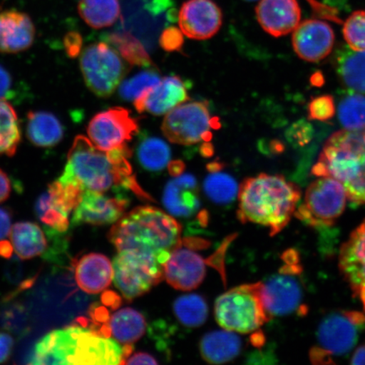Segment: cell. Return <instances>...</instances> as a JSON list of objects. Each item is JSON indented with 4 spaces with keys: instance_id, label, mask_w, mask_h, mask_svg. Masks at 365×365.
<instances>
[{
    "instance_id": "cell-1",
    "label": "cell",
    "mask_w": 365,
    "mask_h": 365,
    "mask_svg": "<svg viewBox=\"0 0 365 365\" xmlns=\"http://www.w3.org/2000/svg\"><path fill=\"white\" fill-rule=\"evenodd\" d=\"M130 156L127 145L107 152L96 147L86 137L76 136L68 153L65 171L58 180L77 182L84 190L102 193L121 186L141 199L153 200L132 175Z\"/></svg>"
},
{
    "instance_id": "cell-2",
    "label": "cell",
    "mask_w": 365,
    "mask_h": 365,
    "mask_svg": "<svg viewBox=\"0 0 365 365\" xmlns=\"http://www.w3.org/2000/svg\"><path fill=\"white\" fill-rule=\"evenodd\" d=\"M301 191L281 175L261 173L240 186L238 218L267 227L272 237L279 234L294 215Z\"/></svg>"
},
{
    "instance_id": "cell-3",
    "label": "cell",
    "mask_w": 365,
    "mask_h": 365,
    "mask_svg": "<svg viewBox=\"0 0 365 365\" xmlns=\"http://www.w3.org/2000/svg\"><path fill=\"white\" fill-rule=\"evenodd\" d=\"M182 228L168 214L156 207H139L114 223L108 240L118 251L134 250L156 255L165 263L181 246Z\"/></svg>"
},
{
    "instance_id": "cell-4",
    "label": "cell",
    "mask_w": 365,
    "mask_h": 365,
    "mask_svg": "<svg viewBox=\"0 0 365 365\" xmlns=\"http://www.w3.org/2000/svg\"><path fill=\"white\" fill-rule=\"evenodd\" d=\"M312 173L339 181L349 202L365 204V126L331 135L324 145Z\"/></svg>"
},
{
    "instance_id": "cell-5",
    "label": "cell",
    "mask_w": 365,
    "mask_h": 365,
    "mask_svg": "<svg viewBox=\"0 0 365 365\" xmlns=\"http://www.w3.org/2000/svg\"><path fill=\"white\" fill-rule=\"evenodd\" d=\"M365 328V314L357 310H339L319 323L317 344L309 352L314 364L334 363V359L348 354L354 348Z\"/></svg>"
},
{
    "instance_id": "cell-6",
    "label": "cell",
    "mask_w": 365,
    "mask_h": 365,
    "mask_svg": "<svg viewBox=\"0 0 365 365\" xmlns=\"http://www.w3.org/2000/svg\"><path fill=\"white\" fill-rule=\"evenodd\" d=\"M215 317L223 329L239 333L257 331L269 318L261 296V282L234 287L219 296Z\"/></svg>"
},
{
    "instance_id": "cell-7",
    "label": "cell",
    "mask_w": 365,
    "mask_h": 365,
    "mask_svg": "<svg viewBox=\"0 0 365 365\" xmlns=\"http://www.w3.org/2000/svg\"><path fill=\"white\" fill-rule=\"evenodd\" d=\"M163 262L156 255L144 251H118L113 259V282L127 300L148 293L163 279Z\"/></svg>"
},
{
    "instance_id": "cell-8",
    "label": "cell",
    "mask_w": 365,
    "mask_h": 365,
    "mask_svg": "<svg viewBox=\"0 0 365 365\" xmlns=\"http://www.w3.org/2000/svg\"><path fill=\"white\" fill-rule=\"evenodd\" d=\"M346 200L341 182L330 177H319L309 185L304 202L296 208L294 216L309 227H331L344 213Z\"/></svg>"
},
{
    "instance_id": "cell-9",
    "label": "cell",
    "mask_w": 365,
    "mask_h": 365,
    "mask_svg": "<svg viewBox=\"0 0 365 365\" xmlns=\"http://www.w3.org/2000/svg\"><path fill=\"white\" fill-rule=\"evenodd\" d=\"M220 127L207 102H185L167 113L163 122L164 135L173 143L189 145L212 139V130Z\"/></svg>"
},
{
    "instance_id": "cell-10",
    "label": "cell",
    "mask_w": 365,
    "mask_h": 365,
    "mask_svg": "<svg viewBox=\"0 0 365 365\" xmlns=\"http://www.w3.org/2000/svg\"><path fill=\"white\" fill-rule=\"evenodd\" d=\"M285 264L279 273L261 282V296L269 318L284 317L301 312L303 291L296 276L302 271L298 254L289 251L284 255Z\"/></svg>"
},
{
    "instance_id": "cell-11",
    "label": "cell",
    "mask_w": 365,
    "mask_h": 365,
    "mask_svg": "<svg viewBox=\"0 0 365 365\" xmlns=\"http://www.w3.org/2000/svg\"><path fill=\"white\" fill-rule=\"evenodd\" d=\"M80 63L86 86L101 98L111 96L128 72L115 48L105 43L86 47L81 53Z\"/></svg>"
},
{
    "instance_id": "cell-12",
    "label": "cell",
    "mask_w": 365,
    "mask_h": 365,
    "mask_svg": "<svg viewBox=\"0 0 365 365\" xmlns=\"http://www.w3.org/2000/svg\"><path fill=\"white\" fill-rule=\"evenodd\" d=\"M66 346V364H124V348L116 340L88 328L68 327Z\"/></svg>"
},
{
    "instance_id": "cell-13",
    "label": "cell",
    "mask_w": 365,
    "mask_h": 365,
    "mask_svg": "<svg viewBox=\"0 0 365 365\" xmlns=\"http://www.w3.org/2000/svg\"><path fill=\"white\" fill-rule=\"evenodd\" d=\"M137 131L136 120L123 108H113L96 114L88 128L91 143L107 152L125 145Z\"/></svg>"
},
{
    "instance_id": "cell-14",
    "label": "cell",
    "mask_w": 365,
    "mask_h": 365,
    "mask_svg": "<svg viewBox=\"0 0 365 365\" xmlns=\"http://www.w3.org/2000/svg\"><path fill=\"white\" fill-rule=\"evenodd\" d=\"M178 18L182 34L195 40L212 38L222 24L221 9L212 0H188Z\"/></svg>"
},
{
    "instance_id": "cell-15",
    "label": "cell",
    "mask_w": 365,
    "mask_h": 365,
    "mask_svg": "<svg viewBox=\"0 0 365 365\" xmlns=\"http://www.w3.org/2000/svg\"><path fill=\"white\" fill-rule=\"evenodd\" d=\"M335 35L331 26L319 20H307L299 23L293 31L292 43L301 59L317 63L331 53Z\"/></svg>"
},
{
    "instance_id": "cell-16",
    "label": "cell",
    "mask_w": 365,
    "mask_h": 365,
    "mask_svg": "<svg viewBox=\"0 0 365 365\" xmlns=\"http://www.w3.org/2000/svg\"><path fill=\"white\" fill-rule=\"evenodd\" d=\"M127 202L111 198L98 191L85 190L81 202L74 210L72 226L114 225L124 215Z\"/></svg>"
},
{
    "instance_id": "cell-17",
    "label": "cell",
    "mask_w": 365,
    "mask_h": 365,
    "mask_svg": "<svg viewBox=\"0 0 365 365\" xmlns=\"http://www.w3.org/2000/svg\"><path fill=\"white\" fill-rule=\"evenodd\" d=\"M339 270L365 310V220L342 245Z\"/></svg>"
},
{
    "instance_id": "cell-18",
    "label": "cell",
    "mask_w": 365,
    "mask_h": 365,
    "mask_svg": "<svg viewBox=\"0 0 365 365\" xmlns=\"http://www.w3.org/2000/svg\"><path fill=\"white\" fill-rule=\"evenodd\" d=\"M205 276L204 259L193 250L180 247L170 254L163 264V277L178 290L190 291L198 287Z\"/></svg>"
},
{
    "instance_id": "cell-19",
    "label": "cell",
    "mask_w": 365,
    "mask_h": 365,
    "mask_svg": "<svg viewBox=\"0 0 365 365\" xmlns=\"http://www.w3.org/2000/svg\"><path fill=\"white\" fill-rule=\"evenodd\" d=\"M189 100L184 81L178 76H168L153 88L145 90L134 102L139 113L163 115Z\"/></svg>"
},
{
    "instance_id": "cell-20",
    "label": "cell",
    "mask_w": 365,
    "mask_h": 365,
    "mask_svg": "<svg viewBox=\"0 0 365 365\" xmlns=\"http://www.w3.org/2000/svg\"><path fill=\"white\" fill-rule=\"evenodd\" d=\"M255 14L263 30L276 38L293 33L301 19L297 0H261Z\"/></svg>"
},
{
    "instance_id": "cell-21",
    "label": "cell",
    "mask_w": 365,
    "mask_h": 365,
    "mask_svg": "<svg viewBox=\"0 0 365 365\" xmlns=\"http://www.w3.org/2000/svg\"><path fill=\"white\" fill-rule=\"evenodd\" d=\"M163 202L164 207L173 216L189 217L195 215L200 205L195 178L186 173L171 180L164 189Z\"/></svg>"
},
{
    "instance_id": "cell-22",
    "label": "cell",
    "mask_w": 365,
    "mask_h": 365,
    "mask_svg": "<svg viewBox=\"0 0 365 365\" xmlns=\"http://www.w3.org/2000/svg\"><path fill=\"white\" fill-rule=\"evenodd\" d=\"M35 27L26 14L16 11L0 13V52L16 53L34 43Z\"/></svg>"
},
{
    "instance_id": "cell-23",
    "label": "cell",
    "mask_w": 365,
    "mask_h": 365,
    "mask_svg": "<svg viewBox=\"0 0 365 365\" xmlns=\"http://www.w3.org/2000/svg\"><path fill=\"white\" fill-rule=\"evenodd\" d=\"M75 278L77 285L85 293H101L113 280V264L102 254L83 255L75 264Z\"/></svg>"
},
{
    "instance_id": "cell-24",
    "label": "cell",
    "mask_w": 365,
    "mask_h": 365,
    "mask_svg": "<svg viewBox=\"0 0 365 365\" xmlns=\"http://www.w3.org/2000/svg\"><path fill=\"white\" fill-rule=\"evenodd\" d=\"M240 337L232 331H215L205 334L200 341L203 359L210 364H221L235 359L241 352Z\"/></svg>"
},
{
    "instance_id": "cell-25",
    "label": "cell",
    "mask_w": 365,
    "mask_h": 365,
    "mask_svg": "<svg viewBox=\"0 0 365 365\" xmlns=\"http://www.w3.org/2000/svg\"><path fill=\"white\" fill-rule=\"evenodd\" d=\"M335 67L341 83L350 91L365 95V50H337Z\"/></svg>"
},
{
    "instance_id": "cell-26",
    "label": "cell",
    "mask_w": 365,
    "mask_h": 365,
    "mask_svg": "<svg viewBox=\"0 0 365 365\" xmlns=\"http://www.w3.org/2000/svg\"><path fill=\"white\" fill-rule=\"evenodd\" d=\"M26 135L38 148H53L63 136L61 122L54 114L46 111L30 112L27 116Z\"/></svg>"
},
{
    "instance_id": "cell-27",
    "label": "cell",
    "mask_w": 365,
    "mask_h": 365,
    "mask_svg": "<svg viewBox=\"0 0 365 365\" xmlns=\"http://www.w3.org/2000/svg\"><path fill=\"white\" fill-rule=\"evenodd\" d=\"M14 250L22 259H30L46 252L48 242L41 227L30 222H17L11 227Z\"/></svg>"
},
{
    "instance_id": "cell-28",
    "label": "cell",
    "mask_w": 365,
    "mask_h": 365,
    "mask_svg": "<svg viewBox=\"0 0 365 365\" xmlns=\"http://www.w3.org/2000/svg\"><path fill=\"white\" fill-rule=\"evenodd\" d=\"M109 335L118 344L131 345L140 340L147 330V322L143 314L131 308L114 313L108 324Z\"/></svg>"
},
{
    "instance_id": "cell-29",
    "label": "cell",
    "mask_w": 365,
    "mask_h": 365,
    "mask_svg": "<svg viewBox=\"0 0 365 365\" xmlns=\"http://www.w3.org/2000/svg\"><path fill=\"white\" fill-rule=\"evenodd\" d=\"M78 11L81 19L95 29L113 25L121 13L118 0H80Z\"/></svg>"
},
{
    "instance_id": "cell-30",
    "label": "cell",
    "mask_w": 365,
    "mask_h": 365,
    "mask_svg": "<svg viewBox=\"0 0 365 365\" xmlns=\"http://www.w3.org/2000/svg\"><path fill=\"white\" fill-rule=\"evenodd\" d=\"M21 141L17 114L11 105L0 100V155L12 157Z\"/></svg>"
},
{
    "instance_id": "cell-31",
    "label": "cell",
    "mask_w": 365,
    "mask_h": 365,
    "mask_svg": "<svg viewBox=\"0 0 365 365\" xmlns=\"http://www.w3.org/2000/svg\"><path fill=\"white\" fill-rule=\"evenodd\" d=\"M173 312L179 321L188 327L202 326L208 317L207 304L202 296L191 294L180 297L173 304Z\"/></svg>"
},
{
    "instance_id": "cell-32",
    "label": "cell",
    "mask_w": 365,
    "mask_h": 365,
    "mask_svg": "<svg viewBox=\"0 0 365 365\" xmlns=\"http://www.w3.org/2000/svg\"><path fill=\"white\" fill-rule=\"evenodd\" d=\"M204 191L212 202L228 204L234 202L239 195L240 187L234 178L217 170L210 172L205 178Z\"/></svg>"
},
{
    "instance_id": "cell-33",
    "label": "cell",
    "mask_w": 365,
    "mask_h": 365,
    "mask_svg": "<svg viewBox=\"0 0 365 365\" xmlns=\"http://www.w3.org/2000/svg\"><path fill=\"white\" fill-rule=\"evenodd\" d=\"M137 154L141 165L150 171L162 170L170 163V147L165 141L157 137H150L143 140Z\"/></svg>"
},
{
    "instance_id": "cell-34",
    "label": "cell",
    "mask_w": 365,
    "mask_h": 365,
    "mask_svg": "<svg viewBox=\"0 0 365 365\" xmlns=\"http://www.w3.org/2000/svg\"><path fill=\"white\" fill-rule=\"evenodd\" d=\"M35 209L36 216L43 223L48 237L62 235L68 230L70 225L68 216L53 207L48 191L40 196Z\"/></svg>"
},
{
    "instance_id": "cell-35",
    "label": "cell",
    "mask_w": 365,
    "mask_h": 365,
    "mask_svg": "<svg viewBox=\"0 0 365 365\" xmlns=\"http://www.w3.org/2000/svg\"><path fill=\"white\" fill-rule=\"evenodd\" d=\"M109 42L117 49L123 58L132 66L150 67L153 66L149 54L135 36L127 33L113 34Z\"/></svg>"
},
{
    "instance_id": "cell-36",
    "label": "cell",
    "mask_w": 365,
    "mask_h": 365,
    "mask_svg": "<svg viewBox=\"0 0 365 365\" xmlns=\"http://www.w3.org/2000/svg\"><path fill=\"white\" fill-rule=\"evenodd\" d=\"M83 187L77 182L54 181L48 185V192L54 207L68 216L81 202Z\"/></svg>"
},
{
    "instance_id": "cell-37",
    "label": "cell",
    "mask_w": 365,
    "mask_h": 365,
    "mask_svg": "<svg viewBox=\"0 0 365 365\" xmlns=\"http://www.w3.org/2000/svg\"><path fill=\"white\" fill-rule=\"evenodd\" d=\"M339 116L345 130H358L365 126V97L351 91L339 103Z\"/></svg>"
},
{
    "instance_id": "cell-38",
    "label": "cell",
    "mask_w": 365,
    "mask_h": 365,
    "mask_svg": "<svg viewBox=\"0 0 365 365\" xmlns=\"http://www.w3.org/2000/svg\"><path fill=\"white\" fill-rule=\"evenodd\" d=\"M160 81L161 78L156 71H145L123 82L120 88V94L127 101H135L145 90L153 88Z\"/></svg>"
},
{
    "instance_id": "cell-39",
    "label": "cell",
    "mask_w": 365,
    "mask_h": 365,
    "mask_svg": "<svg viewBox=\"0 0 365 365\" xmlns=\"http://www.w3.org/2000/svg\"><path fill=\"white\" fill-rule=\"evenodd\" d=\"M342 34L349 48L358 51L365 50V10L355 11L348 17Z\"/></svg>"
},
{
    "instance_id": "cell-40",
    "label": "cell",
    "mask_w": 365,
    "mask_h": 365,
    "mask_svg": "<svg viewBox=\"0 0 365 365\" xmlns=\"http://www.w3.org/2000/svg\"><path fill=\"white\" fill-rule=\"evenodd\" d=\"M334 100L330 95H323L309 103V118L312 120L327 121L335 115Z\"/></svg>"
},
{
    "instance_id": "cell-41",
    "label": "cell",
    "mask_w": 365,
    "mask_h": 365,
    "mask_svg": "<svg viewBox=\"0 0 365 365\" xmlns=\"http://www.w3.org/2000/svg\"><path fill=\"white\" fill-rule=\"evenodd\" d=\"M160 45L168 52L180 51L184 45V34L177 27H168L160 38Z\"/></svg>"
},
{
    "instance_id": "cell-42",
    "label": "cell",
    "mask_w": 365,
    "mask_h": 365,
    "mask_svg": "<svg viewBox=\"0 0 365 365\" xmlns=\"http://www.w3.org/2000/svg\"><path fill=\"white\" fill-rule=\"evenodd\" d=\"M14 96L13 80L6 68L0 66V100L7 101Z\"/></svg>"
},
{
    "instance_id": "cell-43",
    "label": "cell",
    "mask_w": 365,
    "mask_h": 365,
    "mask_svg": "<svg viewBox=\"0 0 365 365\" xmlns=\"http://www.w3.org/2000/svg\"><path fill=\"white\" fill-rule=\"evenodd\" d=\"M14 341L7 333L0 332V364L6 362L12 354Z\"/></svg>"
},
{
    "instance_id": "cell-44",
    "label": "cell",
    "mask_w": 365,
    "mask_h": 365,
    "mask_svg": "<svg viewBox=\"0 0 365 365\" xmlns=\"http://www.w3.org/2000/svg\"><path fill=\"white\" fill-rule=\"evenodd\" d=\"M65 44L68 56H78L81 51V36L78 34H68L66 38Z\"/></svg>"
},
{
    "instance_id": "cell-45",
    "label": "cell",
    "mask_w": 365,
    "mask_h": 365,
    "mask_svg": "<svg viewBox=\"0 0 365 365\" xmlns=\"http://www.w3.org/2000/svg\"><path fill=\"white\" fill-rule=\"evenodd\" d=\"M11 231V214L6 208L0 207V240H3Z\"/></svg>"
},
{
    "instance_id": "cell-46",
    "label": "cell",
    "mask_w": 365,
    "mask_h": 365,
    "mask_svg": "<svg viewBox=\"0 0 365 365\" xmlns=\"http://www.w3.org/2000/svg\"><path fill=\"white\" fill-rule=\"evenodd\" d=\"M125 364H158V361L149 354L137 353L130 355L125 360Z\"/></svg>"
},
{
    "instance_id": "cell-47",
    "label": "cell",
    "mask_w": 365,
    "mask_h": 365,
    "mask_svg": "<svg viewBox=\"0 0 365 365\" xmlns=\"http://www.w3.org/2000/svg\"><path fill=\"white\" fill-rule=\"evenodd\" d=\"M11 192V182L6 173L0 170V203L9 198Z\"/></svg>"
},
{
    "instance_id": "cell-48",
    "label": "cell",
    "mask_w": 365,
    "mask_h": 365,
    "mask_svg": "<svg viewBox=\"0 0 365 365\" xmlns=\"http://www.w3.org/2000/svg\"><path fill=\"white\" fill-rule=\"evenodd\" d=\"M171 6V0H150L148 7L150 12H152L154 15H158Z\"/></svg>"
},
{
    "instance_id": "cell-49",
    "label": "cell",
    "mask_w": 365,
    "mask_h": 365,
    "mask_svg": "<svg viewBox=\"0 0 365 365\" xmlns=\"http://www.w3.org/2000/svg\"><path fill=\"white\" fill-rule=\"evenodd\" d=\"M352 364H365V342L354 351L351 359Z\"/></svg>"
},
{
    "instance_id": "cell-50",
    "label": "cell",
    "mask_w": 365,
    "mask_h": 365,
    "mask_svg": "<svg viewBox=\"0 0 365 365\" xmlns=\"http://www.w3.org/2000/svg\"><path fill=\"white\" fill-rule=\"evenodd\" d=\"M14 248L12 244L6 240H0V257L9 259L12 257Z\"/></svg>"
},
{
    "instance_id": "cell-51",
    "label": "cell",
    "mask_w": 365,
    "mask_h": 365,
    "mask_svg": "<svg viewBox=\"0 0 365 365\" xmlns=\"http://www.w3.org/2000/svg\"><path fill=\"white\" fill-rule=\"evenodd\" d=\"M168 171L173 176H179L185 170V164L182 161H175L168 163Z\"/></svg>"
},
{
    "instance_id": "cell-52",
    "label": "cell",
    "mask_w": 365,
    "mask_h": 365,
    "mask_svg": "<svg viewBox=\"0 0 365 365\" xmlns=\"http://www.w3.org/2000/svg\"><path fill=\"white\" fill-rule=\"evenodd\" d=\"M202 154L207 155V157L211 156L213 153L212 145L210 143H205L202 145Z\"/></svg>"
},
{
    "instance_id": "cell-53",
    "label": "cell",
    "mask_w": 365,
    "mask_h": 365,
    "mask_svg": "<svg viewBox=\"0 0 365 365\" xmlns=\"http://www.w3.org/2000/svg\"><path fill=\"white\" fill-rule=\"evenodd\" d=\"M245 1H255V0H245Z\"/></svg>"
}]
</instances>
